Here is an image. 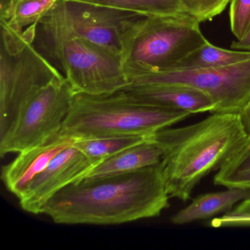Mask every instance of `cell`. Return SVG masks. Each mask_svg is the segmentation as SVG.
<instances>
[{
    "mask_svg": "<svg viewBox=\"0 0 250 250\" xmlns=\"http://www.w3.org/2000/svg\"><path fill=\"white\" fill-rule=\"evenodd\" d=\"M162 165L67 186L42 213L62 225H121L159 216L169 207Z\"/></svg>",
    "mask_w": 250,
    "mask_h": 250,
    "instance_id": "obj_1",
    "label": "cell"
},
{
    "mask_svg": "<svg viewBox=\"0 0 250 250\" xmlns=\"http://www.w3.org/2000/svg\"><path fill=\"white\" fill-rule=\"evenodd\" d=\"M151 138L162 151L168 195L187 202L199 182L246 143L248 134L241 114L215 112L191 125L159 130Z\"/></svg>",
    "mask_w": 250,
    "mask_h": 250,
    "instance_id": "obj_2",
    "label": "cell"
},
{
    "mask_svg": "<svg viewBox=\"0 0 250 250\" xmlns=\"http://www.w3.org/2000/svg\"><path fill=\"white\" fill-rule=\"evenodd\" d=\"M189 115L140 103L122 90L102 95L76 93L58 136L75 140L150 136Z\"/></svg>",
    "mask_w": 250,
    "mask_h": 250,
    "instance_id": "obj_3",
    "label": "cell"
},
{
    "mask_svg": "<svg viewBox=\"0 0 250 250\" xmlns=\"http://www.w3.org/2000/svg\"><path fill=\"white\" fill-rule=\"evenodd\" d=\"M33 45L68 80L76 93L108 94L129 84L122 58L94 43L38 24Z\"/></svg>",
    "mask_w": 250,
    "mask_h": 250,
    "instance_id": "obj_4",
    "label": "cell"
},
{
    "mask_svg": "<svg viewBox=\"0 0 250 250\" xmlns=\"http://www.w3.org/2000/svg\"><path fill=\"white\" fill-rule=\"evenodd\" d=\"M2 25L0 58V137L15 124L28 102L62 75L33 45V30Z\"/></svg>",
    "mask_w": 250,
    "mask_h": 250,
    "instance_id": "obj_5",
    "label": "cell"
},
{
    "mask_svg": "<svg viewBox=\"0 0 250 250\" xmlns=\"http://www.w3.org/2000/svg\"><path fill=\"white\" fill-rule=\"evenodd\" d=\"M200 23L188 14L148 17L136 29L123 54L126 75L173 68L208 42Z\"/></svg>",
    "mask_w": 250,
    "mask_h": 250,
    "instance_id": "obj_6",
    "label": "cell"
},
{
    "mask_svg": "<svg viewBox=\"0 0 250 250\" xmlns=\"http://www.w3.org/2000/svg\"><path fill=\"white\" fill-rule=\"evenodd\" d=\"M147 16L77 0H58L39 25L68 33L122 58L136 29Z\"/></svg>",
    "mask_w": 250,
    "mask_h": 250,
    "instance_id": "obj_7",
    "label": "cell"
},
{
    "mask_svg": "<svg viewBox=\"0 0 250 250\" xmlns=\"http://www.w3.org/2000/svg\"><path fill=\"white\" fill-rule=\"evenodd\" d=\"M127 77L129 84H171L195 89L211 99L213 113H241L250 101V59L223 68H170L132 73Z\"/></svg>",
    "mask_w": 250,
    "mask_h": 250,
    "instance_id": "obj_8",
    "label": "cell"
},
{
    "mask_svg": "<svg viewBox=\"0 0 250 250\" xmlns=\"http://www.w3.org/2000/svg\"><path fill=\"white\" fill-rule=\"evenodd\" d=\"M75 94L63 76L45 86L26 105L15 124L0 137V156L43 146L58 137Z\"/></svg>",
    "mask_w": 250,
    "mask_h": 250,
    "instance_id": "obj_9",
    "label": "cell"
},
{
    "mask_svg": "<svg viewBox=\"0 0 250 250\" xmlns=\"http://www.w3.org/2000/svg\"><path fill=\"white\" fill-rule=\"evenodd\" d=\"M96 165L73 143L58 153L33 180L19 199L21 208L33 214L42 213L45 205L55 194L67 186L81 181Z\"/></svg>",
    "mask_w": 250,
    "mask_h": 250,
    "instance_id": "obj_10",
    "label": "cell"
},
{
    "mask_svg": "<svg viewBox=\"0 0 250 250\" xmlns=\"http://www.w3.org/2000/svg\"><path fill=\"white\" fill-rule=\"evenodd\" d=\"M140 103L155 107L191 114L213 113L214 104L205 93L184 86L171 84H129L121 89Z\"/></svg>",
    "mask_w": 250,
    "mask_h": 250,
    "instance_id": "obj_11",
    "label": "cell"
},
{
    "mask_svg": "<svg viewBox=\"0 0 250 250\" xmlns=\"http://www.w3.org/2000/svg\"><path fill=\"white\" fill-rule=\"evenodd\" d=\"M74 140L58 136L46 144L19 153L14 161L2 168L1 178L7 189L21 198L33 180Z\"/></svg>",
    "mask_w": 250,
    "mask_h": 250,
    "instance_id": "obj_12",
    "label": "cell"
},
{
    "mask_svg": "<svg viewBox=\"0 0 250 250\" xmlns=\"http://www.w3.org/2000/svg\"><path fill=\"white\" fill-rule=\"evenodd\" d=\"M162 159V150L151 138L104 159L82 180L93 181L135 172L159 165Z\"/></svg>",
    "mask_w": 250,
    "mask_h": 250,
    "instance_id": "obj_13",
    "label": "cell"
},
{
    "mask_svg": "<svg viewBox=\"0 0 250 250\" xmlns=\"http://www.w3.org/2000/svg\"><path fill=\"white\" fill-rule=\"evenodd\" d=\"M250 197V189L228 188L225 191L201 194L171 217L172 224L183 225L229 211L235 205Z\"/></svg>",
    "mask_w": 250,
    "mask_h": 250,
    "instance_id": "obj_14",
    "label": "cell"
},
{
    "mask_svg": "<svg viewBox=\"0 0 250 250\" xmlns=\"http://www.w3.org/2000/svg\"><path fill=\"white\" fill-rule=\"evenodd\" d=\"M250 59V52L229 50L206 42L181 60L173 68H216Z\"/></svg>",
    "mask_w": 250,
    "mask_h": 250,
    "instance_id": "obj_15",
    "label": "cell"
},
{
    "mask_svg": "<svg viewBox=\"0 0 250 250\" xmlns=\"http://www.w3.org/2000/svg\"><path fill=\"white\" fill-rule=\"evenodd\" d=\"M153 135V134H152ZM152 135L121 136L74 140V146L97 165L128 147L141 144Z\"/></svg>",
    "mask_w": 250,
    "mask_h": 250,
    "instance_id": "obj_16",
    "label": "cell"
},
{
    "mask_svg": "<svg viewBox=\"0 0 250 250\" xmlns=\"http://www.w3.org/2000/svg\"><path fill=\"white\" fill-rule=\"evenodd\" d=\"M216 185L250 189V138L224 164L213 178Z\"/></svg>",
    "mask_w": 250,
    "mask_h": 250,
    "instance_id": "obj_17",
    "label": "cell"
},
{
    "mask_svg": "<svg viewBox=\"0 0 250 250\" xmlns=\"http://www.w3.org/2000/svg\"><path fill=\"white\" fill-rule=\"evenodd\" d=\"M58 0H12L9 7L1 12V21L11 28L22 32L27 26L37 24Z\"/></svg>",
    "mask_w": 250,
    "mask_h": 250,
    "instance_id": "obj_18",
    "label": "cell"
},
{
    "mask_svg": "<svg viewBox=\"0 0 250 250\" xmlns=\"http://www.w3.org/2000/svg\"><path fill=\"white\" fill-rule=\"evenodd\" d=\"M110 8L126 10L147 17H164L186 14L181 0H77Z\"/></svg>",
    "mask_w": 250,
    "mask_h": 250,
    "instance_id": "obj_19",
    "label": "cell"
},
{
    "mask_svg": "<svg viewBox=\"0 0 250 250\" xmlns=\"http://www.w3.org/2000/svg\"><path fill=\"white\" fill-rule=\"evenodd\" d=\"M181 2L184 12L201 23L220 15L230 0H181Z\"/></svg>",
    "mask_w": 250,
    "mask_h": 250,
    "instance_id": "obj_20",
    "label": "cell"
},
{
    "mask_svg": "<svg viewBox=\"0 0 250 250\" xmlns=\"http://www.w3.org/2000/svg\"><path fill=\"white\" fill-rule=\"evenodd\" d=\"M212 228L250 227V197L219 217L213 218L210 223Z\"/></svg>",
    "mask_w": 250,
    "mask_h": 250,
    "instance_id": "obj_21",
    "label": "cell"
},
{
    "mask_svg": "<svg viewBox=\"0 0 250 250\" xmlns=\"http://www.w3.org/2000/svg\"><path fill=\"white\" fill-rule=\"evenodd\" d=\"M229 23L237 40L242 39L250 26V0H230Z\"/></svg>",
    "mask_w": 250,
    "mask_h": 250,
    "instance_id": "obj_22",
    "label": "cell"
},
{
    "mask_svg": "<svg viewBox=\"0 0 250 250\" xmlns=\"http://www.w3.org/2000/svg\"><path fill=\"white\" fill-rule=\"evenodd\" d=\"M231 48L235 50L250 52V26L242 39L232 42Z\"/></svg>",
    "mask_w": 250,
    "mask_h": 250,
    "instance_id": "obj_23",
    "label": "cell"
},
{
    "mask_svg": "<svg viewBox=\"0 0 250 250\" xmlns=\"http://www.w3.org/2000/svg\"><path fill=\"white\" fill-rule=\"evenodd\" d=\"M240 114H241V118H242L246 131L248 134V137H250V101Z\"/></svg>",
    "mask_w": 250,
    "mask_h": 250,
    "instance_id": "obj_24",
    "label": "cell"
}]
</instances>
